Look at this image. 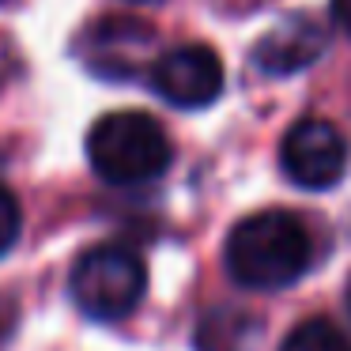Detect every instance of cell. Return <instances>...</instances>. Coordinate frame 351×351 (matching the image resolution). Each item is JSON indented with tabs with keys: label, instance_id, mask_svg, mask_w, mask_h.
I'll use <instances>...</instances> for the list:
<instances>
[{
	"label": "cell",
	"instance_id": "cell-8",
	"mask_svg": "<svg viewBox=\"0 0 351 351\" xmlns=\"http://www.w3.org/2000/svg\"><path fill=\"white\" fill-rule=\"evenodd\" d=\"M280 351H351V340L325 317H313V321H302L287 332Z\"/></svg>",
	"mask_w": 351,
	"mask_h": 351
},
{
	"label": "cell",
	"instance_id": "cell-3",
	"mask_svg": "<svg viewBox=\"0 0 351 351\" xmlns=\"http://www.w3.org/2000/svg\"><path fill=\"white\" fill-rule=\"evenodd\" d=\"M72 302L91 321H117L140 306L147 291V268L129 245H95L72 265Z\"/></svg>",
	"mask_w": 351,
	"mask_h": 351
},
{
	"label": "cell",
	"instance_id": "cell-2",
	"mask_svg": "<svg viewBox=\"0 0 351 351\" xmlns=\"http://www.w3.org/2000/svg\"><path fill=\"white\" fill-rule=\"evenodd\" d=\"M87 159L110 185H144L174 159L170 136L144 110H114L87 132Z\"/></svg>",
	"mask_w": 351,
	"mask_h": 351
},
{
	"label": "cell",
	"instance_id": "cell-10",
	"mask_svg": "<svg viewBox=\"0 0 351 351\" xmlns=\"http://www.w3.org/2000/svg\"><path fill=\"white\" fill-rule=\"evenodd\" d=\"M332 23L343 34H351V0H332Z\"/></svg>",
	"mask_w": 351,
	"mask_h": 351
},
{
	"label": "cell",
	"instance_id": "cell-6",
	"mask_svg": "<svg viewBox=\"0 0 351 351\" xmlns=\"http://www.w3.org/2000/svg\"><path fill=\"white\" fill-rule=\"evenodd\" d=\"M152 49H155V31L144 19H125V16L99 19L95 27H87L84 42H80V57L87 61V69L106 80H129L152 69L147 64Z\"/></svg>",
	"mask_w": 351,
	"mask_h": 351
},
{
	"label": "cell",
	"instance_id": "cell-7",
	"mask_svg": "<svg viewBox=\"0 0 351 351\" xmlns=\"http://www.w3.org/2000/svg\"><path fill=\"white\" fill-rule=\"evenodd\" d=\"M325 27L313 16H283L268 27L265 34L253 46V64H257L265 76H291V72H302L325 53Z\"/></svg>",
	"mask_w": 351,
	"mask_h": 351
},
{
	"label": "cell",
	"instance_id": "cell-1",
	"mask_svg": "<svg viewBox=\"0 0 351 351\" xmlns=\"http://www.w3.org/2000/svg\"><path fill=\"white\" fill-rule=\"evenodd\" d=\"M310 265V234L291 212H257L227 238V272L250 291L291 287Z\"/></svg>",
	"mask_w": 351,
	"mask_h": 351
},
{
	"label": "cell",
	"instance_id": "cell-5",
	"mask_svg": "<svg viewBox=\"0 0 351 351\" xmlns=\"http://www.w3.org/2000/svg\"><path fill=\"white\" fill-rule=\"evenodd\" d=\"M147 72H152L155 95H162L178 110L212 106L223 91V61L204 42L167 49L162 57H155Z\"/></svg>",
	"mask_w": 351,
	"mask_h": 351
},
{
	"label": "cell",
	"instance_id": "cell-11",
	"mask_svg": "<svg viewBox=\"0 0 351 351\" xmlns=\"http://www.w3.org/2000/svg\"><path fill=\"white\" fill-rule=\"evenodd\" d=\"M348 310H351V283H348Z\"/></svg>",
	"mask_w": 351,
	"mask_h": 351
},
{
	"label": "cell",
	"instance_id": "cell-9",
	"mask_svg": "<svg viewBox=\"0 0 351 351\" xmlns=\"http://www.w3.org/2000/svg\"><path fill=\"white\" fill-rule=\"evenodd\" d=\"M19 227H23V212H19L16 193L0 185V257L19 242Z\"/></svg>",
	"mask_w": 351,
	"mask_h": 351
},
{
	"label": "cell",
	"instance_id": "cell-4",
	"mask_svg": "<svg viewBox=\"0 0 351 351\" xmlns=\"http://www.w3.org/2000/svg\"><path fill=\"white\" fill-rule=\"evenodd\" d=\"M283 174L302 189H332L348 170V140L325 117H302L280 144Z\"/></svg>",
	"mask_w": 351,
	"mask_h": 351
}]
</instances>
